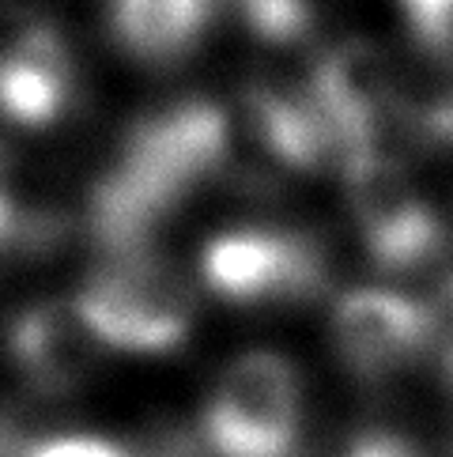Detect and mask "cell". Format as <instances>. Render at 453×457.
I'll return each instance as SVG.
<instances>
[{"mask_svg":"<svg viewBox=\"0 0 453 457\" xmlns=\"http://www.w3.org/2000/svg\"><path fill=\"white\" fill-rule=\"evenodd\" d=\"M434 333L431 310L390 287H351L336 295L329 314L333 352L359 378H390L416 363Z\"/></svg>","mask_w":453,"mask_h":457,"instance_id":"obj_4","label":"cell"},{"mask_svg":"<svg viewBox=\"0 0 453 457\" xmlns=\"http://www.w3.org/2000/svg\"><path fill=\"white\" fill-rule=\"evenodd\" d=\"M35 235H38V227L27 220L23 204L15 201V193H12V186H8L4 167H0V250L20 246V242L35 238Z\"/></svg>","mask_w":453,"mask_h":457,"instance_id":"obj_11","label":"cell"},{"mask_svg":"<svg viewBox=\"0 0 453 457\" xmlns=\"http://www.w3.org/2000/svg\"><path fill=\"white\" fill-rule=\"evenodd\" d=\"M216 0H110V27L140 61H177L204 38Z\"/></svg>","mask_w":453,"mask_h":457,"instance_id":"obj_7","label":"cell"},{"mask_svg":"<svg viewBox=\"0 0 453 457\" xmlns=\"http://www.w3.org/2000/svg\"><path fill=\"white\" fill-rule=\"evenodd\" d=\"M355 216L363 223L370 250L385 269H408L427 250V227L419 212L404 201V193L378 162H359L351 174Z\"/></svg>","mask_w":453,"mask_h":457,"instance_id":"obj_8","label":"cell"},{"mask_svg":"<svg viewBox=\"0 0 453 457\" xmlns=\"http://www.w3.org/2000/svg\"><path fill=\"white\" fill-rule=\"evenodd\" d=\"M23 457H136L118 438L87 435V431H64V435H42L30 438Z\"/></svg>","mask_w":453,"mask_h":457,"instance_id":"obj_10","label":"cell"},{"mask_svg":"<svg viewBox=\"0 0 453 457\" xmlns=\"http://www.w3.org/2000/svg\"><path fill=\"white\" fill-rule=\"evenodd\" d=\"M302 374L276 348H246L226 363L197 412L208 457H295L302 443Z\"/></svg>","mask_w":453,"mask_h":457,"instance_id":"obj_2","label":"cell"},{"mask_svg":"<svg viewBox=\"0 0 453 457\" xmlns=\"http://www.w3.org/2000/svg\"><path fill=\"white\" fill-rule=\"evenodd\" d=\"M30 438L15 428L12 420H0V457H23Z\"/></svg>","mask_w":453,"mask_h":457,"instance_id":"obj_13","label":"cell"},{"mask_svg":"<svg viewBox=\"0 0 453 457\" xmlns=\"http://www.w3.org/2000/svg\"><path fill=\"white\" fill-rule=\"evenodd\" d=\"M446 367H449V378H453V348L446 352Z\"/></svg>","mask_w":453,"mask_h":457,"instance_id":"obj_14","label":"cell"},{"mask_svg":"<svg viewBox=\"0 0 453 457\" xmlns=\"http://www.w3.org/2000/svg\"><path fill=\"white\" fill-rule=\"evenodd\" d=\"M72 91V57L57 27L27 23L0 46V121L50 129L64 118Z\"/></svg>","mask_w":453,"mask_h":457,"instance_id":"obj_6","label":"cell"},{"mask_svg":"<svg viewBox=\"0 0 453 457\" xmlns=\"http://www.w3.org/2000/svg\"><path fill=\"white\" fill-rule=\"evenodd\" d=\"M336 457H419V450L400 435L390 431H363L340 450Z\"/></svg>","mask_w":453,"mask_h":457,"instance_id":"obj_12","label":"cell"},{"mask_svg":"<svg viewBox=\"0 0 453 457\" xmlns=\"http://www.w3.org/2000/svg\"><path fill=\"white\" fill-rule=\"evenodd\" d=\"M72 303L103 352L174 355L197 329V295L189 280L152 250L110 253L72 291Z\"/></svg>","mask_w":453,"mask_h":457,"instance_id":"obj_1","label":"cell"},{"mask_svg":"<svg viewBox=\"0 0 453 457\" xmlns=\"http://www.w3.org/2000/svg\"><path fill=\"white\" fill-rule=\"evenodd\" d=\"M197 280L216 303L287 310L325 291V257L310 238L280 227H231L204 242Z\"/></svg>","mask_w":453,"mask_h":457,"instance_id":"obj_3","label":"cell"},{"mask_svg":"<svg viewBox=\"0 0 453 457\" xmlns=\"http://www.w3.org/2000/svg\"><path fill=\"white\" fill-rule=\"evenodd\" d=\"M4 352L20 382L38 397L76 394L103 359L99 340L79 318L72 295L23 306L4 329Z\"/></svg>","mask_w":453,"mask_h":457,"instance_id":"obj_5","label":"cell"},{"mask_svg":"<svg viewBox=\"0 0 453 457\" xmlns=\"http://www.w3.org/2000/svg\"><path fill=\"white\" fill-rule=\"evenodd\" d=\"M246 23L268 42H291L306 30L310 0H242Z\"/></svg>","mask_w":453,"mask_h":457,"instance_id":"obj_9","label":"cell"}]
</instances>
